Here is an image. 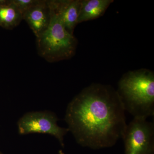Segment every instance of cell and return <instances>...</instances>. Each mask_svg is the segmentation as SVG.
Wrapping results in <instances>:
<instances>
[{
    "mask_svg": "<svg viewBox=\"0 0 154 154\" xmlns=\"http://www.w3.org/2000/svg\"><path fill=\"white\" fill-rule=\"evenodd\" d=\"M5 3V0H0V7L4 5Z\"/></svg>",
    "mask_w": 154,
    "mask_h": 154,
    "instance_id": "obj_11",
    "label": "cell"
},
{
    "mask_svg": "<svg viewBox=\"0 0 154 154\" xmlns=\"http://www.w3.org/2000/svg\"><path fill=\"white\" fill-rule=\"evenodd\" d=\"M23 19V15L11 1L0 7V26L7 29L17 27Z\"/></svg>",
    "mask_w": 154,
    "mask_h": 154,
    "instance_id": "obj_9",
    "label": "cell"
},
{
    "mask_svg": "<svg viewBox=\"0 0 154 154\" xmlns=\"http://www.w3.org/2000/svg\"><path fill=\"white\" fill-rule=\"evenodd\" d=\"M125 112L117 91L94 84L69 103L65 119L77 143L99 149L111 147L122 138L127 125Z\"/></svg>",
    "mask_w": 154,
    "mask_h": 154,
    "instance_id": "obj_1",
    "label": "cell"
},
{
    "mask_svg": "<svg viewBox=\"0 0 154 154\" xmlns=\"http://www.w3.org/2000/svg\"><path fill=\"white\" fill-rule=\"evenodd\" d=\"M50 19L46 30L36 37L38 54L50 62L67 59L75 53L76 39L61 21L54 4L48 1Z\"/></svg>",
    "mask_w": 154,
    "mask_h": 154,
    "instance_id": "obj_3",
    "label": "cell"
},
{
    "mask_svg": "<svg viewBox=\"0 0 154 154\" xmlns=\"http://www.w3.org/2000/svg\"><path fill=\"white\" fill-rule=\"evenodd\" d=\"M58 15L66 30L73 34L78 23L81 8L80 0L53 1Z\"/></svg>",
    "mask_w": 154,
    "mask_h": 154,
    "instance_id": "obj_7",
    "label": "cell"
},
{
    "mask_svg": "<svg viewBox=\"0 0 154 154\" xmlns=\"http://www.w3.org/2000/svg\"><path fill=\"white\" fill-rule=\"evenodd\" d=\"M117 91L125 111L134 118L154 115V76L151 72H130L122 78Z\"/></svg>",
    "mask_w": 154,
    "mask_h": 154,
    "instance_id": "obj_2",
    "label": "cell"
},
{
    "mask_svg": "<svg viewBox=\"0 0 154 154\" xmlns=\"http://www.w3.org/2000/svg\"><path fill=\"white\" fill-rule=\"evenodd\" d=\"M112 0H83L81 8L78 23L97 19L105 13Z\"/></svg>",
    "mask_w": 154,
    "mask_h": 154,
    "instance_id": "obj_8",
    "label": "cell"
},
{
    "mask_svg": "<svg viewBox=\"0 0 154 154\" xmlns=\"http://www.w3.org/2000/svg\"><path fill=\"white\" fill-rule=\"evenodd\" d=\"M40 1V0H11L12 3L16 6L22 15Z\"/></svg>",
    "mask_w": 154,
    "mask_h": 154,
    "instance_id": "obj_10",
    "label": "cell"
},
{
    "mask_svg": "<svg viewBox=\"0 0 154 154\" xmlns=\"http://www.w3.org/2000/svg\"><path fill=\"white\" fill-rule=\"evenodd\" d=\"M58 118L49 111H35L25 113L18 122V131L20 134L32 133L48 134L54 137L64 146L65 136L69 131L68 128L57 124Z\"/></svg>",
    "mask_w": 154,
    "mask_h": 154,
    "instance_id": "obj_5",
    "label": "cell"
},
{
    "mask_svg": "<svg viewBox=\"0 0 154 154\" xmlns=\"http://www.w3.org/2000/svg\"><path fill=\"white\" fill-rule=\"evenodd\" d=\"M23 19L28 23L36 37H38L49 25L50 9L48 1L40 0L23 14Z\"/></svg>",
    "mask_w": 154,
    "mask_h": 154,
    "instance_id": "obj_6",
    "label": "cell"
},
{
    "mask_svg": "<svg viewBox=\"0 0 154 154\" xmlns=\"http://www.w3.org/2000/svg\"><path fill=\"white\" fill-rule=\"evenodd\" d=\"M122 139L125 154H154V124L147 119L133 118Z\"/></svg>",
    "mask_w": 154,
    "mask_h": 154,
    "instance_id": "obj_4",
    "label": "cell"
}]
</instances>
